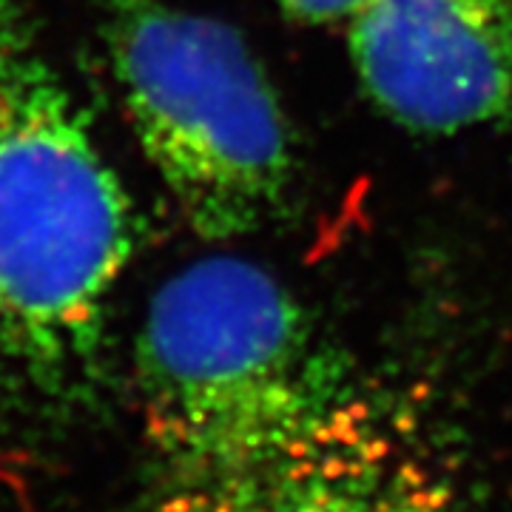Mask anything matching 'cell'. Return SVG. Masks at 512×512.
<instances>
[{
	"label": "cell",
	"mask_w": 512,
	"mask_h": 512,
	"mask_svg": "<svg viewBox=\"0 0 512 512\" xmlns=\"http://www.w3.org/2000/svg\"><path fill=\"white\" fill-rule=\"evenodd\" d=\"M288 18L299 23H333L353 18L370 0H276Z\"/></svg>",
	"instance_id": "8992f818"
},
{
	"label": "cell",
	"mask_w": 512,
	"mask_h": 512,
	"mask_svg": "<svg viewBox=\"0 0 512 512\" xmlns=\"http://www.w3.org/2000/svg\"><path fill=\"white\" fill-rule=\"evenodd\" d=\"M134 370L157 478L256 461L359 396L305 305L239 256L200 259L154 293Z\"/></svg>",
	"instance_id": "7a4b0ae2"
},
{
	"label": "cell",
	"mask_w": 512,
	"mask_h": 512,
	"mask_svg": "<svg viewBox=\"0 0 512 512\" xmlns=\"http://www.w3.org/2000/svg\"><path fill=\"white\" fill-rule=\"evenodd\" d=\"M350 55L399 126H484L512 109V0H370L350 18Z\"/></svg>",
	"instance_id": "5b68a950"
},
{
	"label": "cell",
	"mask_w": 512,
	"mask_h": 512,
	"mask_svg": "<svg viewBox=\"0 0 512 512\" xmlns=\"http://www.w3.org/2000/svg\"><path fill=\"white\" fill-rule=\"evenodd\" d=\"M148 512H453V490L421 433L359 393L268 456L157 478Z\"/></svg>",
	"instance_id": "277c9868"
},
{
	"label": "cell",
	"mask_w": 512,
	"mask_h": 512,
	"mask_svg": "<svg viewBox=\"0 0 512 512\" xmlns=\"http://www.w3.org/2000/svg\"><path fill=\"white\" fill-rule=\"evenodd\" d=\"M103 40L134 140L188 228L231 242L274 220L291 134L245 37L163 0H106Z\"/></svg>",
	"instance_id": "3957f363"
},
{
	"label": "cell",
	"mask_w": 512,
	"mask_h": 512,
	"mask_svg": "<svg viewBox=\"0 0 512 512\" xmlns=\"http://www.w3.org/2000/svg\"><path fill=\"white\" fill-rule=\"evenodd\" d=\"M131 197L32 20L0 0V370L40 390L100 365L134 254Z\"/></svg>",
	"instance_id": "6da1fadb"
}]
</instances>
